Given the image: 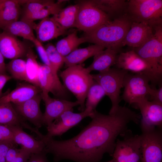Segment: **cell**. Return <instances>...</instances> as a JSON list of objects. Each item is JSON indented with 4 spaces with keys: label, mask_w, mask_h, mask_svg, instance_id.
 I'll list each match as a JSON object with an SVG mask.
<instances>
[{
    "label": "cell",
    "mask_w": 162,
    "mask_h": 162,
    "mask_svg": "<svg viewBox=\"0 0 162 162\" xmlns=\"http://www.w3.org/2000/svg\"><path fill=\"white\" fill-rule=\"evenodd\" d=\"M136 104L142 116L141 123L162 128V105L149 101L146 97Z\"/></svg>",
    "instance_id": "cell-18"
},
{
    "label": "cell",
    "mask_w": 162,
    "mask_h": 162,
    "mask_svg": "<svg viewBox=\"0 0 162 162\" xmlns=\"http://www.w3.org/2000/svg\"><path fill=\"white\" fill-rule=\"evenodd\" d=\"M115 65L116 68L132 73L143 74L148 77L153 85L162 86V82L157 78L148 64L133 49L118 54Z\"/></svg>",
    "instance_id": "cell-11"
},
{
    "label": "cell",
    "mask_w": 162,
    "mask_h": 162,
    "mask_svg": "<svg viewBox=\"0 0 162 162\" xmlns=\"http://www.w3.org/2000/svg\"><path fill=\"white\" fill-rule=\"evenodd\" d=\"M86 42L85 38L79 37L77 32L75 31L58 41L55 47L58 52L65 57L77 49L80 44Z\"/></svg>",
    "instance_id": "cell-27"
},
{
    "label": "cell",
    "mask_w": 162,
    "mask_h": 162,
    "mask_svg": "<svg viewBox=\"0 0 162 162\" xmlns=\"http://www.w3.org/2000/svg\"><path fill=\"white\" fill-rule=\"evenodd\" d=\"M148 95L151 101L162 105V86L158 89L152 88Z\"/></svg>",
    "instance_id": "cell-38"
},
{
    "label": "cell",
    "mask_w": 162,
    "mask_h": 162,
    "mask_svg": "<svg viewBox=\"0 0 162 162\" xmlns=\"http://www.w3.org/2000/svg\"><path fill=\"white\" fill-rule=\"evenodd\" d=\"M17 146H13L8 150L6 157V162H10L18 154L21 148H17Z\"/></svg>",
    "instance_id": "cell-42"
},
{
    "label": "cell",
    "mask_w": 162,
    "mask_h": 162,
    "mask_svg": "<svg viewBox=\"0 0 162 162\" xmlns=\"http://www.w3.org/2000/svg\"><path fill=\"white\" fill-rule=\"evenodd\" d=\"M34 30L36 39L40 43L47 41L65 34L67 29L64 28L52 16L47 17L35 24Z\"/></svg>",
    "instance_id": "cell-19"
},
{
    "label": "cell",
    "mask_w": 162,
    "mask_h": 162,
    "mask_svg": "<svg viewBox=\"0 0 162 162\" xmlns=\"http://www.w3.org/2000/svg\"><path fill=\"white\" fill-rule=\"evenodd\" d=\"M126 14L132 22H144L153 28L162 24V0H129Z\"/></svg>",
    "instance_id": "cell-4"
},
{
    "label": "cell",
    "mask_w": 162,
    "mask_h": 162,
    "mask_svg": "<svg viewBox=\"0 0 162 162\" xmlns=\"http://www.w3.org/2000/svg\"><path fill=\"white\" fill-rule=\"evenodd\" d=\"M79 8L77 4L62 8L53 18L64 29L75 27L77 14Z\"/></svg>",
    "instance_id": "cell-28"
},
{
    "label": "cell",
    "mask_w": 162,
    "mask_h": 162,
    "mask_svg": "<svg viewBox=\"0 0 162 162\" xmlns=\"http://www.w3.org/2000/svg\"><path fill=\"white\" fill-rule=\"evenodd\" d=\"M20 152L10 162H27L31 154L22 148Z\"/></svg>",
    "instance_id": "cell-40"
},
{
    "label": "cell",
    "mask_w": 162,
    "mask_h": 162,
    "mask_svg": "<svg viewBox=\"0 0 162 162\" xmlns=\"http://www.w3.org/2000/svg\"><path fill=\"white\" fill-rule=\"evenodd\" d=\"M79 8L75 27L85 33L90 32L111 20L91 0L78 1Z\"/></svg>",
    "instance_id": "cell-8"
},
{
    "label": "cell",
    "mask_w": 162,
    "mask_h": 162,
    "mask_svg": "<svg viewBox=\"0 0 162 162\" xmlns=\"http://www.w3.org/2000/svg\"><path fill=\"white\" fill-rule=\"evenodd\" d=\"M42 100L41 93L21 103L12 104L18 115L38 129L43 125V116L40 106Z\"/></svg>",
    "instance_id": "cell-15"
},
{
    "label": "cell",
    "mask_w": 162,
    "mask_h": 162,
    "mask_svg": "<svg viewBox=\"0 0 162 162\" xmlns=\"http://www.w3.org/2000/svg\"><path fill=\"white\" fill-rule=\"evenodd\" d=\"M26 57L27 82L39 88L38 80L40 64L32 49L29 47Z\"/></svg>",
    "instance_id": "cell-30"
},
{
    "label": "cell",
    "mask_w": 162,
    "mask_h": 162,
    "mask_svg": "<svg viewBox=\"0 0 162 162\" xmlns=\"http://www.w3.org/2000/svg\"><path fill=\"white\" fill-rule=\"evenodd\" d=\"M55 2L54 1L51 0H24V7L21 11L22 14L21 19L30 16Z\"/></svg>",
    "instance_id": "cell-34"
},
{
    "label": "cell",
    "mask_w": 162,
    "mask_h": 162,
    "mask_svg": "<svg viewBox=\"0 0 162 162\" xmlns=\"http://www.w3.org/2000/svg\"><path fill=\"white\" fill-rule=\"evenodd\" d=\"M17 146L16 144L0 142V162H6V155L8 149Z\"/></svg>",
    "instance_id": "cell-39"
},
{
    "label": "cell",
    "mask_w": 162,
    "mask_h": 162,
    "mask_svg": "<svg viewBox=\"0 0 162 162\" xmlns=\"http://www.w3.org/2000/svg\"><path fill=\"white\" fill-rule=\"evenodd\" d=\"M32 43L35 46L39 56L44 63V64L49 66L53 71H55L49 60L46 50L42 44L36 38L32 42Z\"/></svg>",
    "instance_id": "cell-37"
},
{
    "label": "cell",
    "mask_w": 162,
    "mask_h": 162,
    "mask_svg": "<svg viewBox=\"0 0 162 162\" xmlns=\"http://www.w3.org/2000/svg\"><path fill=\"white\" fill-rule=\"evenodd\" d=\"M10 127L14 141L17 145H20L21 148L31 154L44 152V145L40 140H36L26 132L20 125H10Z\"/></svg>",
    "instance_id": "cell-20"
},
{
    "label": "cell",
    "mask_w": 162,
    "mask_h": 162,
    "mask_svg": "<svg viewBox=\"0 0 162 162\" xmlns=\"http://www.w3.org/2000/svg\"><path fill=\"white\" fill-rule=\"evenodd\" d=\"M106 162H117L116 160L112 159V160L110 161Z\"/></svg>",
    "instance_id": "cell-45"
},
{
    "label": "cell",
    "mask_w": 162,
    "mask_h": 162,
    "mask_svg": "<svg viewBox=\"0 0 162 162\" xmlns=\"http://www.w3.org/2000/svg\"><path fill=\"white\" fill-rule=\"evenodd\" d=\"M43 152L40 153L32 154L27 162H48L46 154Z\"/></svg>",
    "instance_id": "cell-41"
},
{
    "label": "cell",
    "mask_w": 162,
    "mask_h": 162,
    "mask_svg": "<svg viewBox=\"0 0 162 162\" xmlns=\"http://www.w3.org/2000/svg\"><path fill=\"white\" fill-rule=\"evenodd\" d=\"M6 71L4 57L0 51V73L6 74Z\"/></svg>",
    "instance_id": "cell-44"
},
{
    "label": "cell",
    "mask_w": 162,
    "mask_h": 162,
    "mask_svg": "<svg viewBox=\"0 0 162 162\" xmlns=\"http://www.w3.org/2000/svg\"><path fill=\"white\" fill-rule=\"evenodd\" d=\"M6 67L12 78L27 82L26 61L20 58L12 59Z\"/></svg>",
    "instance_id": "cell-32"
},
{
    "label": "cell",
    "mask_w": 162,
    "mask_h": 162,
    "mask_svg": "<svg viewBox=\"0 0 162 162\" xmlns=\"http://www.w3.org/2000/svg\"><path fill=\"white\" fill-rule=\"evenodd\" d=\"M38 80L42 92L51 93L56 98L66 99L67 90L60 81L57 73L45 64H40Z\"/></svg>",
    "instance_id": "cell-13"
},
{
    "label": "cell",
    "mask_w": 162,
    "mask_h": 162,
    "mask_svg": "<svg viewBox=\"0 0 162 162\" xmlns=\"http://www.w3.org/2000/svg\"><path fill=\"white\" fill-rule=\"evenodd\" d=\"M42 91L40 89L31 84L22 83L8 93L0 98V103H10L18 104L25 101Z\"/></svg>",
    "instance_id": "cell-21"
},
{
    "label": "cell",
    "mask_w": 162,
    "mask_h": 162,
    "mask_svg": "<svg viewBox=\"0 0 162 162\" xmlns=\"http://www.w3.org/2000/svg\"><path fill=\"white\" fill-rule=\"evenodd\" d=\"M18 0H0V28L18 20L21 13Z\"/></svg>",
    "instance_id": "cell-23"
},
{
    "label": "cell",
    "mask_w": 162,
    "mask_h": 162,
    "mask_svg": "<svg viewBox=\"0 0 162 162\" xmlns=\"http://www.w3.org/2000/svg\"><path fill=\"white\" fill-rule=\"evenodd\" d=\"M153 36L139 47L133 48L148 64L159 81L162 80V24L154 28Z\"/></svg>",
    "instance_id": "cell-6"
},
{
    "label": "cell",
    "mask_w": 162,
    "mask_h": 162,
    "mask_svg": "<svg viewBox=\"0 0 162 162\" xmlns=\"http://www.w3.org/2000/svg\"><path fill=\"white\" fill-rule=\"evenodd\" d=\"M64 0H58L56 2L46 6L38 12L21 20L34 22L38 20H42L51 15L57 14L62 9V4Z\"/></svg>",
    "instance_id": "cell-33"
},
{
    "label": "cell",
    "mask_w": 162,
    "mask_h": 162,
    "mask_svg": "<svg viewBox=\"0 0 162 162\" xmlns=\"http://www.w3.org/2000/svg\"><path fill=\"white\" fill-rule=\"evenodd\" d=\"M119 50L107 48L102 50L94 56L92 64L86 68L91 72L93 70L101 72L108 70L116 63Z\"/></svg>",
    "instance_id": "cell-22"
},
{
    "label": "cell",
    "mask_w": 162,
    "mask_h": 162,
    "mask_svg": "<svg viewBox=\"0 0 162 162\" xmlns=\"http://www.w3.org/2000/svg\"><path fill=\"white\" fill-rule=\"evenodd\" d=\"M154 30L148 24L142 22H132L130 28L121 44L136 48L139 47L152 38Z\"/></svg>",
    "instance_id": "cell-16"
},
{
    "label": "cell",
    "mask_w": 162,
    "mask_h": 162,
    "mask_svg": "<svg viewBox=\"0 0 162 162\" xmlns=\"http://www.w3.org/2000/svg\"><path fill=\"white\" fill-rule=\"evenodd\" d=\"M91 118L89 123L71 139L58 140L42 135L44 152L52 154L56 162L63 160L100 162L105 154L112 156L118 136L129 131L130 122L137 120L135 112L125 106H119L107 115L96 110Z\"/></svg>",
    "instance_id": "cell-1"
},
{
    "label": "cell",
    "mask_w": 162,
    "mask_h": 162,
    "mask_svg": "<svg viewBox=\"0 0 162 162\" xmlns=\"http://www.w3.org/2000/svg\"><path fill=\"white\" fill-rule=\"evenodd\" d=\"M49 60L54 70L57 73L64 63L65 57L62 56L52 44L48 43L44 47Z\"/></svg>",
    "instance_id": "cell-35"
},
{
    "label": "cell",
    "mask_w": 162,
    "mask_h": 162,
    "mask_svg": "<svg viewBox=\"0 0 162 162\" xmlns=\"http://www.w3.org/2000/svg\"><path fill=\"white\" fill-rule=\"evenodd\" d=\"M94 112L86 110L78 113L73 112V110L66 111L47 126V132L46 135L50 137L61 136L84 118L91 117Z\"/></svg>",
    "instance_id": "cell-12"
},
{
    "label": "cell",
    "mask_w": 162,
    "mask_h": 162,
    "mask_svg": "<svg viewBox=\"0 0 162 162\" xmlns=\"http://www.w3.org/2000/svg\"><path fill=\"white\" fill-rule=\"evenodd\" d=\"M105 95V93L101 86L94 80L87 94L85 110L94 112L98 103Z\"/></svg>",
    "instance_id": "cell-31"
},
{
    "label": "cell",
    "mask_w": 162,
    "mask_h": 162,
    "mask_svg": "<svg viewBox=\"0 0 162 162\" xmlns=\"http://www.w3.org/2000/svg\"><path fill=\"white\" fill-rule=\"evenodd\" d=\"M0 142L16 144L14 140L10 125H0Z\"/></svg>",
    "instance_id": "cell-36"
},
{
    "label": "cell",
    "mask_w": 162,
    "mask_h": 162,
    "mask_svg": "<svg viewBox=\"0 0 162 162\" xmlns=\"http://www.w3.org/2000/svg\"><path fill=\"white\" fill-rule=\"evenodd\" d=\"M90 73L79 64L67 67L60 74L65 88L76 98L81 112L85 110L87 94L94 80Z\"/></svg>",
    "instance_id": "cell-3"
},
{
    "label": "cell",
    "mask_w": 162,
    "mask_h": 162,
    "mask_svg": "<svg viewBox=\"0 0 162 162\" xmlns=\"http://www.w3.org/2000/svg\"><path fill=\"white\" fill-rule=\"evenodd\" d=\"M35 24L34 22L21 20L9 24L2 30L3 32L16 37H22L32 42L36 38L33 33Z\"/></svg>",
    "instance_id": "cell-26"
},
{
    "label": "cell",
    "mask_w": 162,
    "mask_h": 162,
    "mask_svg": "<svg viewBox=\"0 0 162 162\" xmlns=\"http://www.w3.org/2000/svg\"><path fill=\"white\" fill-rule=\"evenodd\" d=\"M129 132L122 136L123 139L116 140L112 156L118 162H141V135L128 134Z\"/></svg>",
    "instance_id": "cell-10"
},
{
    "label": "cell",
    "mask_w": 162,
    "mask_h": 162,
    "mask_svg": "<svg viewBox=\"0 0 162 162\" xmlns=\"http://www.w3.org/2000/svg\"><path fill=\"white\" fill-rule=\"evenodd\" d=\"M128 72L117 68H110L106 71L91 74L93 79L104 90L112 103L109 113L116 111L120 106L121 89L123 88L124 77Z\"/></svg>",
    "instance_id": "cell-5"
},
{
    "label": "cell",
    "mask_w": 162,
    "mask_h": 162,
    "mask_svg": "<svg viewBox=\"0 0 162 162\" xmlns=\"http://www.w3.org/2000/svg\"><path fill=\"white\" fill-rule=\"evenodd\" d=\"M141 162H162V128L141 123Z\"/></svg>",
    "instance_id": "cell-7"
},
{
    "label": "cell",
    "mask_w": 162,
    "mask_h": 162,
    "mask_svg": "<svg viewBox=\"0 0 162 162\" xmlns=\"http://www.w3.org/2000/svg\"><path fill=\"white\" fill-rule=\"evenodd\" d=\"M98 8L106 14L111 20L126 14L128 1L124 0H91Z\"/></svg>",
    "instance_id": "cell-24"
},
{
    "label": "cell",
    "mask_w": 162,
    "mask_h": 162,
    "mask_svg": "<svg viewBox=\"0 0 162 162\" xmlns=\"http://www.w3.org/2000/svg\"><path fill=\"white\" fill-rule=\"evenodd\" d=\"M12 78L10 76L7 74L0 73V98L3 95L2 90L5 85Z\"/></svg>",
    "instance_id": "cell-43"
},
{
    "label": "cell",
    "mask_w": 162,
    "mask_h": 162,
    "mask_svg": "<svg viewBox=\"0 0 162 162\" xmlns=\"http://www.w3.org/2000/svg\"><path fill=\"white\" fill-rule=\"evenodd\" d=\"M24 122L11 103H0V125H18L22 127Z\"/></svg>",
    "instance_id": "cell-29"
},
{
    "label": "cell",
    "mask_w": 162,
    "mask_h": 162,
    "mask_svg": "<svg viewBox=\"0 0 162 162\" xmlns=\"http://www.w3.org/2000/svg\"><path fill=\"white\" fill-rule=\"evenodd\" d=\"M29 47L16 36L3 31L0 33V51L4 57L13 59L26 56Z\"/></svg>",
    "instance_id": "cell-17"
},
{
    "label": "cell",
    "mask_w": 162,
    "mask_h": 162,
    "mask_svg": "<svg viewBox=\"0 0 162 162\" xmlns=\"http://www.w3.org/2000/svg\"><path fill=\"white\" fill-rule=\"evenodd\" d=\"M132 22L126 14L109 21L90 32L85 33L83 37L86 42L105 48L120 50Z\"/></svg>",
    "instance_id": "cell-2"
},
{
    "label": "cell",
    "mask_w": 162,
    "mask_h": 162,
    "mask_svg": "<svg viewBox=\"0 0 162 162\" xmlns=\"http://www.w3.org/2000/svg\"><path fill=\"white\" fill-rule=\"evenodd\" d=\"M150 82L148 77L143 74L128 72L124 79L121 99L129 105L136 104L148 94L152 88Z\"/></svg>",
    "instance_id": "cell-9"
},
{
    "label": "cell",
    "mask_w": 162,
    "mask_h": 162,
    "mask_svg": "<svg viewBox=\"0 0 162 162\" xmlns=\"http://www.w3.org/2000/svg\"><path fill=\"white\" fill-rule=\"evenodd\" d=\"M104 49V47L96 44L84 48L77 49L65 56V66L67 68L81 64L88 58L94 56Z\"/></svg>",
    "instance_id": "cell-25"
},
{
    "label": "cell",
    "mask_w": 162,
    "mask_h": 162,
    "mask_svg": "<svg viewBox=\"0 0 162 162\" xmlns=\"http://www.w3.org/2000/svg\"><path fill=\"white\" fill-rule=\"evenodd\" d=\"M42 100L45 105V111L43 116V124L46 126L50 124L64 112L73 110V107L79 105L78 102L65 99L53 98L49 94L41 92Z\"/></svg>",
    "instance_id": "cell-14"
}]
</instances>
